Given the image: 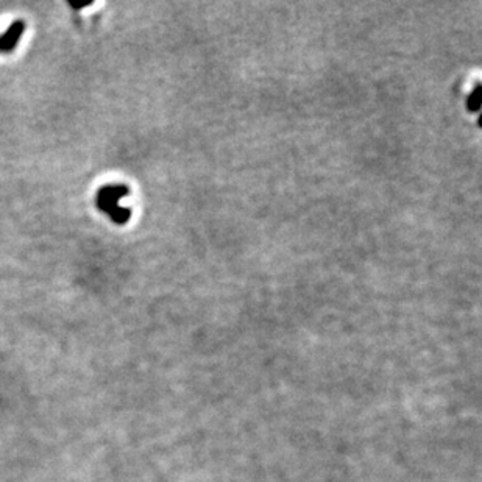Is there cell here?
Segmentation results:
<instances>
[{
    "label": "cell",
    "instance_id": "1",
    "mask_svg": "<svg viewBox=\"0 0 482 482\" xmlns=\"http://www.w3.org/2000/svg\"><path fill=\"white\" fill-rule=\"evenodd\" d=\"M128 194L130 191L125 184L102 186L95 197L97 208L105 212L106 216H110L112 222H116L117 225H124L130 220L132 212H130L128 208L119 206V200L127 197Z\"/></svg>",
    "mask_w": 482,
    "mask_h": 482
},
{
    "label": "cell",
    "instance_id": "2",
    "mask_svg": "<svg viewBox=\"0 0 482 482\" xmlns=\"http://www.w3.org/2000/svg\"><path fill=\"white\" fill-rule=\"evenodd\" d=\"M23 31H26V21L22 19L14 21L11 26L6 28L5 33L0 36V53H11L16 46L19 44Z\"/></svg>",
    "mask_w": 482,
    "mask_h": 482
}]
</instances>
